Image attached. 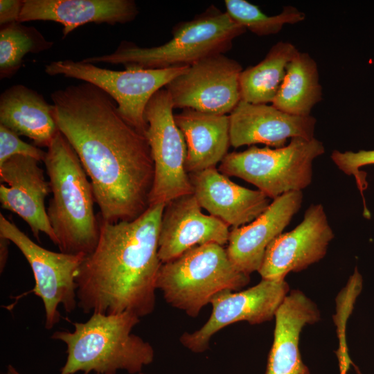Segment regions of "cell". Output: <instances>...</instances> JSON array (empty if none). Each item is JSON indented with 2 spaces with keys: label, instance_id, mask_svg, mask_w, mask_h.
Here are the masks:
<instances>
[{
  "label": "cell",
  "instance_id": "1",
  "mask_svg": "<svg viewBox=\"0 0 374 374\" xmlns=\"http://www.w3.org/2000/svg\"><path fill=\"white\" fill-rule=\"evenodd\" d=\"M59 131L77 154L104 221H131L150 206L154 168L145 135L121 116L116 102L82 82L51 95Z\"/></svg>",
  "mask_w": 374,
  "mask_h": 374
},
{
  "label": "cell",
  "instance_id": "2",
  "mask_svg": "<svg viewBox=\"0 0 374 374\" xmlns=\"http://www.w3.org/2000/svg\"><path fill=\"white\" fill-rule=\"evenodd\" d=\"M166 204L150 205L135 220L111 223L98 215L100 235L76 275L78 306L84 313L130 312L139 317L155 306L162 265L159 236Z\"/></svg>",
  "mask_w": 374,
  "mask_h": 374
},
{
  "label": "cell",
  "instance_id": "3",
  "mask_svg": "<svg viewBox=\"0 0 374 374\" xmlns=\"http://www.w3.org/2000/svg\"><path fill=\"white\" fill-rule=\"evenodd\" d=\"M52 197L46 212L61 252L87 256L100 235L90 180L72 146L58 131L44 160Z\"/></svg>",
  "mask_w": 374,
  "mask_h": 374
},
{
  "label": "cell",
  "instance_id": "4",
  "mask_svg": "<svg viewBox=\"0 0 374 374\" xmlns=\"http://www.w3.org/2000/svg\"><path fill=\"white\" fill-rule=\"evenodd\" d=\"M139 321L130 312H93L85 322L73 323L72 331H55L51 338L66 345L67 357L60 374L141 373L153 362L154 351L148 342L132 333Z\"/></svg>",
  "mask_w": 374,
  "mask_h": 374
},
{
  "label": "cell",
  "instance_id": "5",
  "mask_svg": "<svg viewBox=\"0 0 374 374\" xmlns=\"http://www.w3.org/2000/svg\"><path fill=\"white\" fill-rule=\"evenodd\" d=\"M246 30L226 12L211 5L193 19L175 24L172 39L163 45L143 47L123 41L109 54L81 61L94 64H121L125 69L189 66L204 58L227 52L232 48L233 41Z\"/></svg>",
  "mask_w": 374,
  "mask_h": 374
},
{
  "label": "cell",
  "instance_id": "6",
  "mask_svg": "<svg viewBox=\"0 0 374 374\" xmlns=\"http://www.w3.org/2000/svg\"><path fill=\"white\" fill-rule=\"evenodd\" d=\"M249 280L233 265L223 246L208 243L162 263L156 287L168 304L195 317L216 294L239 290Z\"/></svg>",
  "mask_w": 374,
  "mask_h": 374
},
{
  "label": "cell",
  "instance_id": "7",
  "mask_svg": "<svg viewBox=\"0 0 374 374\" xmlns=\"http://www.w3.org/2000/svg\"><path fill=\"white\" fill-rule=\"evenodd\" d=\"M324 152L322 142L316 138L294 137L282 148L251 146L242 152L228 153L219 171L254 185L274 199L307 188L312 182L313 161Z\"/></svg>",
  "mask_w": 374,
  "mask_h": 374
},
{
  "label": "cell",
  "instance_id": "8",
  "mask_svg": "<svg viewBox=\"0 0 374 374\" xmlns=\"http://www.w3.org/2000/svg\"><path fill=\"white\" fill-rule=\"evenodd\" d=\"M188 68L115 71L81 60H64L46 64L44 70L48 75L75 78L98 87L116 102L124 120L145 135L148 125L144 114L148 102L157 91Z\"/></svg>",
  "mask_w": 374,
  "mask_h": 374
},
{
  "label": "cell",
  "instance_id": "9",
  "mask_svg": "<svg viewBox=\"0 0 374 374\" xmlns=\"http://www.w3.org/2000/svg\"><path fill=\"white\" fill-rule=\"evenodd\" d=\"M173 109L170 94L161 89L152 96L145 109L148 125L145 136L154 168L150 205H166L178 197L193 194L185 168L186 143L175 123Z\"/></svg>",
  "mask_w": 374,
  "mask_h": 374
},
{
  "label": "cell",
  "instance_id": "10",
  "mask_svg": "<svg viewBox=\"0 0 374 374\" xmlns=\"http://www.w3.org/2000/svg\"><path fill=\"white\" fill-rule=\"evenodd\" d=\"M0 235L14 243L29 263L35 279L30 292L42 300L45 327L51 329L60 321V305L66 312L78 305L75 278L85 256L55 252L39 246L2 213Z\"/></svg>",
  "mask_w": 374,
  "mask_h": 374
},
{
  "label": "cell",
  "instance_id": "11",
  "mask_svg": "<svg viewBox=\"0 0 374 374\" xmlns=\"http://www.w3.org/2000/svg\"><path fill=\"white\" fill-rule=\"evenodd\" d=\"M242 70L238 62L224 54L213 55L189 66L165 89L174 108L227 115L241 100Z\"/></svg>",
  "mask_w": 374,
  "mask_h": 374
},
{
  "label": "cell",
  "instance_id": "12",
  "mask_svg": "<svg viewBox=\"0 0 374 374\" xmlns=\"http://www.w3.org/2000/svg\"><path fill=\"white\" fill-rule=\"evenodd\" d=\"M288 292L285 279H262L239 292H221L211 301L212 312L207 321L199 330L184 333L180 341L192 352L203 353L208 348L213 335L230 324L239 321L259 324L271 320Z\"/></svg>",
  "mask_w": 374,
  "mask_h": 374
},
{
  "label": "cell",
  "instance_id": "13",
  "mask_svg": "<svg viewBox=\"0 0 374 374\" xmlns=\"http://www.w3.org/2000/svg\"><path fill=\"white\" fill-rule=\"evenodd\" d=\"M333 238L323 205L312 204L299 224L269 244L258 272L262 279H285L321 260Z\"/></svg>",
  "mask_w": 374,
  "mask_h": 374
},
{
  "label": "cell",
  "instance_id": "14",
  "mask_svg": "<svg viewBox=\"0 0 374 374\" xmlns=\"http://www.w3.org/2000/svg\"><path fill=\"white\" fill-rule=\"evenodd\" d=\"M0 181L1 208L19 215L37 240L43 233L57 245L45 206L50 184L39 161L30 157L14 156L0 165Z\"/></svg>",
  "mask_w": 374,
  "mask_h": 374
},
{
  "label": "cell",
  "instance_id": "15",
  "mask_svg": "<svg viewBox=\"0 0 374 374\" xmlns=\"http://www.w3.org/2000/svg\"><path fill=\"white\" fill-rule=\"evenodd\" d=\"M229 226L205 215L193 194L178 197L165 206L159 236V257L170 261L199 245L228 243Z\"/></svg>",
  "mask_w": 374,
  "mask_h": 374
},
{
  "label": "cell",
  "instance_id": "16",
  "mask_svg": "<svg viewBox=\"0 0 374 374\" xmlns=\"http://www.w3.org/2000/svg\"><path fill=\"white\" fill-rule=\"evenodd\" d=\"M229 117L230 145L235 148L257 143L278 148L290 138H315V118L292 115L272 105L241 100Z\"/></svg>",
  "mask_w": 374,
  "mask_h": 374
},
{
  "label": "cell",
  "instance_id": "17",
  "mask_svg": "<svg viewBox=\"0 0 374 374\" xmlns=\"http://www.w3.org/2000/svg\"><path fill=\"white\" fill-rule=\"evenodd\" d=\"M302 191L286 193L270 203L251 222L230 230L226 252L233 265L249 275L258 271L269 244L290 224L300 210Z\"/></svg>",
  "mask_w": 374,
  "mask_h": 374
},
{
  "label": "cell",
  "instance_id": "18",
  "mask_svg": "<svg viewBox=\"0 0 374 374\" xmlns=\"http://www.w3.org/2000/svg\"><path fill=\"white\" fill-rule=\"evenodd\" d=\"M188 175L193 195L202 208L232 228L251 222L270 204L263 193L233 182L215 168Z\"/></svg>",
  "mask_w": 374,
  "mask_h": 374
},
{
  "label": "cell",
  "instance_id": "19",
  "mask_svg": "<svg viewBox=\"0 0 374 374\" xmlns=\"http://www.w3.org/2000/svg\"><path fill=\"white\" fill-rule=\"evenodd\" d=\"M139 12L133 0H23L19 22L60 23L65 38L74 29L87 24H126L134 20Z\"/></svg>",
  "mask_w": 374,
  "mask_h": 374
},
{
  "label": "cell",
  "instance_id": "20",
  "mask_svg": "<svg viewBox=\"0 0 374 374\" xmlns=\"http://www.w3.org/2000/svg\"><path fill=\"white\" fill-rule=\"evenodd\" d=\"M274 317V341L265 374H310L299 345L302 328L319 320L316 305L302 292L294 290L284 299Z\"/></svg>",
  "mask_w": 374,
  "mask_h": 374
},
{
  "label": "cell",
  "instance_id": "21",
  "mask_svg": "<svg viewBox=\"0 0 374 374\" xmlns=\"http://www.w3.org/2000/svg\"><path fill=\"white\" fill-rule=\"evenodd\" d=\"M175 121L186 143L185 168L188 174L215 168L228 154L229 115L186 108L175 115Z\"/></svg>",
  "mask_w": 374,
  "mask_h": 374
},
{
  "label": "cell",
  "instance_id": "22",
  "mask_svg": "<svg viewBox=\"0 0 374 374\" xmlns=\"http://www.w3.org/2000/svg\"><path fill=\"white\" fill-rule=\"evenodd\" d=\"M0 125L29 138L38 148H48L59 131L53 105L37 91L19 84L0 96Z\"/></svg>",
  "mask_w": 374,
  "mask_h": 374
},
{
  "label": "cell",
  "instance_id": "23",
  "mask_svg": "<svg viewBox=\"0 0 374 374\" xmlns=\"http://www.w3.org/2000/svg\"><path fill=\"white\" fill-rule=\"evenodd\" d=\"M321 96L316 62L308 53L299 51L286 67L272 105L292 115L309 116Z\"/></svg>",
  "mask_w": 374,
  "mask_h": 374
},
{
  "label": "cell",
  "instance_id": "24",
  "mask_svg": "<svg viewBox=\"0 0 374 374\" xmlns=\"http://www.w3.org/2000/svg\"><path fill=\"white\" fill-rule=\"evenodd\" d=\"M299 52L288 42H278L271 46L265 58L240 73L241 100L253 104L274 101L284 78L286 67Z\"/></svg>",
  "mask_w": 374,
  "mask_h": 374
},
{
  "label": "cell",
  "instance_id": "25",
  "mask_svg": "<svg viewBox=\"0 0 374 374\" xmlns=\"http://www.w3.org/2000/svg\"><path fill=\"white\" fill-rule=\"evenodd\" d=\"M52 41L47 40L35 27L17 21L1 26L0 78L14 75L21 68L28 53H39L50 49Z\"/></svg>",
  "mask_w": 374,
  "mask_h": 374
},
{
  "label": "cell",
  "instance_id": "26",
  "mask_svg": "<svg viewBox=\"0 0 374 374\" xmlns=\"http://www.w3.org/2000/svg\"><path fill=\"white\" fill-rule=\"evenodd\" d=\"M224 5L226 12L236 23L258 36L276 34L285 24H294L305 17L304 12L290 6L276 15L269 16L245 0H225Z\"/></svg>",
  "mask_w": 374,
  "mask_h": 374
},
{
  "label": "cell",
  "instance_id": "27",
  "mask_svg": "<svg viewBox=\"0 0 374 374\" xmlns=\"http://www.w3.org/2000/svg\"><path fill=\"white\" fill-rule=\"evenodd\" d=\"M331 159L337 167L348 176L353 175L357 185L363 198L364 215L366 218L371 217V213L366 208L363 192L367 188L366 173L359 171V168L374 164V150H359L358 152H340L334 150L331 154Z\"/></svg>",
  "mask_w": 374,
  "mask_h": 374
},
{
  "label": "cell",
  "instance_id": "28",
  "mask_svg": "<svg viewBox=\"0 0 374 374\" xmlns=\"http://www.w3.org/2000/svg\"><path fill=\"white\" fill-rule=\"evenodd\" d=\"M46 152L35 145L24 142L18 134L0 125V165L17 155L30 157L39 162L44 161Z\"/></svg>",
  "mask_w": 374,
  "mask_h": 374
},
{
  "label": "cell",
  "instance_id": "29",
  "mask_svg": "<svg viewBox=\"0 0 374 374\" xmlns=\"http://www.w3.org/2000/svg\"><path fill=\"white\" fill-rule=\"evenodd\" d=\"M23 0H0V25L19 21Z\"/></svg>",
  "mask_w": 374,
  "mask_h": 374
},
{
  "label": "cell",
  "instance_id": "30",
  "mask_svg": "<svg viewBox=\"0 0 374 374\" xmlns=\"http://www.w3.org/2000/svg\"><path fill=\"white\" fill-rule=\"evenodd\" d=\"M10 241L0 235V270L2 272L8 258V246Z\"/></svg>",
  "mask_w": 374,
  "mask_h": 374
},
{
  "label": "cell",
  "instance_id": "31",
  "mask_svg": "<svg viewBox=\"0 0 374 374\" xmlns=\"http://www.w3.org/2000/svg\"><path fill=\"white\" fill-rule=\"evenodd\" d=\"M6 374H21V373L18 372L13 366H12L11 364H9L7 367Z\"/></svg>",
  "mask_w": 374,
  "mask_h": 374
},
{
  "label": "cell",
  "instance_id": "32",
  "mask_svg": "<svg viewBox=\"0 0 374 374\" xmlns=\"http://www.w3.org/2000/svg\"><path fill=\"white\" fill-rule=\"evenodd\" d=\"M138 374H145V373H143L141 372V373H139Z\"/></svg>",
  "mask_w": 374,
  "mask_h": 374
}]
</instances>
